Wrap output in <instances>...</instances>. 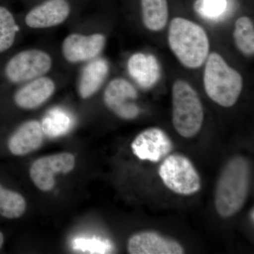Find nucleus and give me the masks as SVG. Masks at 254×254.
<instances>
[{
	"mask_svg": "<svg viewBox=\"0 0 254 254\" xmlns=\"http://www.w3.org/2000/svg\"><path fill=\"white\" fill-rule=\"evenodd\" d=\"M226 0H196L193 8L197 14L205 18H216L227 8Z\"/></svg>",
	"mask_w": 254,
	"mask_h": 254,
	"instance_id": "412c9836",
	"label": "nucleus"
},
{
	"mask_svg": "<svg viewBox=\"0 0 254 254\" xmlns=\"http://www.w3.org/2000/svg\"><path fill=\"white\" fill-rule=\"evenodd\" d=\"M138 97L135 87L123 78H114L105 88L103 100L107 108L119 118L131 120L139 115L134 103Z\"/></svg>",
	"mask_w": 254,
	"mask_h": 254,
	"instance_id": "0eeeda50",
	"label": "nucleus"
},
{
	"mask_svg": "<svg viewBox=\"0 0 254 254\" xmlns=\"http://www.w3.org/2000/svg\"><path fill=\"white\" fill-rule=\"evenodd\" d=\"M203 86L207 95L224 108L236 104L243 88V78L217 53L208 55L203 72Z\"/></svg>",
	"mask_w": 254,
	"mask_h": 254,
	"instance_id": "7ed1b4c3",
	"label": "nucleus"
},
{
	"mask_svg": "<svg viewBox=\"0 0 254 254\" xmlns=\"http://www.w3.org/2000/svg\"><path fill=\"white\" fill-rule=\"evenodd\" d=\"M4 235H3L2 232L0 231V250H1V247H2L3 245H4Z\"/></svg>",
	"mask_w": 254,
	"mask_h": 254,
	"instance_id": "4be33fe9",
	"label": "nucleus"
},
{
	"mask_svg": "<svg viewBox=\"0 0 254 254\" xmlns=\"http://www.w3.org/2000/svg\"><path fill=\"white\" fill-rule=\"evenodd\" d=\"M75 164L74 155L66 152L42 157L32 164L30 177L32 182L42 191H50L54 189L56 183L55 175L71 173Z\"/></svg>",
	"mask_w": 254,
	"mask_h": 254,
	"instance_id": "423d86ee",
	"label": "nucleus"
},
{
	"mask_svg": "<svg viewBox=\"0 0 254 254\" xmlns=\"http://www.w3.org/2000/svg\"><path fill=\"white\" fill-rule=\"evenodd\" d=\"M142 21L150 31H161L168 23L169 11L167 0H141Z\"/></svg>",
	"mask_w": 254,
	"mask_h": 254,
	"instance_id": "dca6fc26",
	"label": "nucleus"
},
{
	"mask_svg": "<svg viewBox=\"0 0 254 254\" xmlns=\"http://www.w3.org/2000/svg\"><path fill=\"white\" fill-rule=\"evenodd\" d=\"M251 181V168L244 157L235 156L224 167L215 193V208L223 218L238 213L245 204Z\"/></svg>",
	"mask_w": 254,
	"mask_h": 254,
	"instance_id": "f257e3e1",
	"label": "nucleus"
},
{
	"mask_svg": "<svg viewBox=\"0 0 254 254\" xmlns=\"http://www.w3.org/2000/svg\"><path fill=\"white\" fill-rule=\"evenodd\" d=\"M55 89L56 85L51 78L41 76L28 81L15 92L13 101L21 109H36L53 96Z\"/></svg>",
	"mask_w": 254,
	"mask_h": 254,
	"instance_id": "f8f14e48",
	"label": "nucleus"
},
{
	"mask_svg": "<svg viewBox=\"0 0 254 254\" xmlns=\"http://www.w3.org/2000/svg\"><path fill=\"white\" fill-rule=\"evenodd\" d=\"M174 128L184 138L193 137L199 132L204 120V111L197 92L190 83L177 80L172 88Z\"/></svg>",
	"mask_w": 254,
	"mask_h": 254,
	"instance_id": "20e7f679",
	"label": "nucleus"
},
{
	"mask_svg": "<svg viewBox=\"0 0 254 254\" xmlns=\"http://www.w3.org/2000/svg\"><path fill=\"white\" fill-rule=\"evenodd\" d=\"M168 38L170 50L184 66L194 69L205 63L210 43L206 32L198 23L185 18H173Z\"/></svg>",
	"mask_w": 254,
	"mask_h": 254,
	"instance_id": "f03ea898",
	"label": "nucleus"
},
{
	"mask_svg": "<svg viewBox=\"0 0 254 254\" xmlns=\"http://www.w3.org/2000/svg\"><path fill=\"white\" fill-rule=\"evenodd\" d=\"M127 250L131 254H182L183 247L177 241L154 231H143L130 237Z\"/></svg>",
	"mask_w": 254,
	"mask_h": 254,
	"instance_id": "9b49d317",
	"label": "nucleus"
},
{
	"mask_svg": "<svg viewBox=\"0 0 254 254\" xmlns=\"http://www.w3.org/2000/svg\"><path fill=\"white\" fill-rule=\"evenodd\" d=\"M44 131L36 120L20 125L8 140V148L13 155L23 156L38 150L43 145Z\"/></svg>",
	"mask_w": 254,
	"mask_h": 254,
	"instance_id": "ddd939ff",
	"label": "nucleus"
},
{
	"mask_svg": "<svg viewBox=\"0 0 254 254\" xmlns=\"http://www.w3.org/2000/svg\"><path fill=\"white\" fill-rule=\"evenodd\" d=\"M19 31V26L9 6L0 0V55L11 49Z\"/></svg>",
	"mask_w": 254,
	"mask_h": 254,
	"instance_id": "f3484780",
	"label": "nucleus"
},
{
	"mask_svg": "<svg viewBox=\"0 0 254 254\" xmlns=\"http://www.w3.org/2000/svg\"><path fill=\"white\" fill-rule=\"evenodd\" d=\"M26 210V201L18 192L5 188L0 184V216L17 219Z\"/></svg>",
	"mask_w": 254,
	"mask_h": 254,
	"instance_id": "a211bd4d",
	"label": "nucleus"
},
{
	"mask_svg": "<svg viewBox=\"0 0 254 254\" xmlns=\"http://www.w3.org/2000/svg\"><path fill=\"white\" fill-rule=\"evenodd\" d=\"M254 210L253 209H252V211H251V214H250V217H251V219H252V221H254Z\"/></svg>",
	"mask_w": 254,
	"mask_h": 254,
	"instance_id": "5701e85b",
	"label": "nucleus"
},
{
	"mask_svg": "<svg viewBox=\"0 0 254 254\" xmlns=\"http://www.w3.org/2000/svg\"><path fill=\"white\" fill-rule=\"evenodd\" d=\"M131 147L133 154L140 160L158 163L171 153L173 143L163 129L150 127L137 135Z\"/></svg>",
	"mask_w": 254,
	"mask_h": 254,
	"instance_id": "6e6552de",
	"label": "nucleus"
},
{
	"mask_svg": "<svg viewBox=\"0 0 254 254\" xmlns=\"http://www.w3.org/2000/svg\"><path fill=\"white\" fill-rule=\"evenodd\" d=\"M234 40L237 49L246 56L254 54V25L248 16L237 20L233 32Z\"/></svg>",
	"mask_w": 254,
	"mask_h": 254,
	"instance_id": "6ab92c4d",
	"label": "nucleus"
},
{
	"mask_svg": "<svg viewBox=\"0 0 254 254\" xmlns=\"http://www.w3.org/2000/svg\"><path fill=\"white\" fill-rule=\"evenodd\" d=\"M41 125L44 133L50 137H57L69 130L71 120L64 113L55 110L44 119Z\"/></svg>",
	"mask_w": 254,
	"mask_h": 254,
	"instance_id": "aec40b11",
	"label": "nucleus"
},
{
	"mask_svg": "<svg viewBox=\"0 0 254 254\" xmlns=\"http://www.w3.org/2000/svg\"><path fill=\"white\" fill-rule=\"evenodd\" d=\"M158 174L164 185L178 194H194L201 188L198 172L185 155H168L159 167Z\"/></svg>",
	"mask_w": 254,
	"mask_h": 254,
	"instance_id": "39448f33",
	"label": "nucleus"
},
{
	"mask_svg": "<svg viewBox=\"0 0 254 254\" xmlns=\"http://www.w3.org/2000/svg\"><path fill=\"white\" fill-rule=\"evenodd\" d=\"M72 9L71 0H43L26 13L25 23L36 29L55 27L65 22Z\"/></svg>",
	"mask_w": 254,
	"mask_h": 254,
	"instance_id": "1a4fd4ad",
	"label": "nucleus"
},
{
	"mask_svg": "<svg viewBox=\"0 0 254 254\" xmlns=\"http://www.w3.org/2000/svg\"><path fill=\"white\" fill-rule=\"evenodd\" d=\"M128 72L141 88L149 89L158 83L161 76V67L153 55L135 53L127 63Z\"/></svg>",
	"mask_w": 254,
	"mask_h": 254,
	"instance_id": "4468645a",
	"label": "nucleus"
},
{
	"mask_svg": "<svg viewBox=\"0 0 254 254\" xmlns=\"http://www.w3.org/2000/svg\"><path fill=\"white\" fill-rule=\"evenodd\" d=\"M109 64L106 60L94 59L82 70L78 82V94L82 99H88L103 86L109 73Z\"/></svg>",
	"mask_w": 254,
	"mask_h": 254,
	"instance_id": "2eb2a0df",
	"label": "nucleus"
},
{
	"mask_svg": "<svg viewBox=\"0 0 254 254\" xmlns=\"http://www.w3.org/2000/svg\"><path fill=\"white\" fill-rule=\"evenodd\" d=\"M106 38L102 33H73L63 41L62 52L68 63L76 64L95 59L104 49Z\"/></svg>",
	"mask_w": 254,
	"mask_h": 254,
	"instance_id": "9d476101",
	"label": "nucleus"
}]
</instances>
